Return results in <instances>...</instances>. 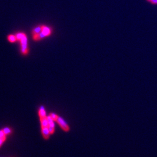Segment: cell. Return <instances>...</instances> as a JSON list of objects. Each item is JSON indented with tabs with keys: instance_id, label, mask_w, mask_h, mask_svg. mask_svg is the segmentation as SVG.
I'll use <instances>...</instances> for the list:
<instances>
[{
	"instance_id": "1",
	"label": "cell",
	"mask_w": 157,
	"mask_h": 157,
	"mask_svg": "<svg viewBox=\"0 0 157 157\" xmlns=\"http://www.w3.org/2000/svg\"><path fill=\"white\" fill-rule=\"evenodd\" d=\"M17 41L20 44V53L23 56H27L29 53L28 39L26 34L24 32H17L15 34Z\"/></svg>"
},
{
	"instance_id": "2",
	"label": "cell",
	"mask_w": 157,
	"mask_h": 157,
	"mask_svg": "<svg viewBox=\"0 0 157 157\" xmlns=\"http://www.w3.org/2000/svg\"><path fill=\"white\" fill-rule=\"evenodd\" d=\"M52 28L47 25H41V31L39 34L32 36V38L34 41H39L45 37H49L52 34Z\"/></svg>"
},
{
	"instance_id": "3",
	"label": "cell",
	"mask_w": 157,
	"mask_h": 157,
	"mask_svg": "<svg viewBox=\"0 0 157 157\" xmlns=\"http://www.w3.org/2000/svg\"><path fill=\"white\" fill-rule=\"evenodd\" d=\"M39 116L41 122V130L48 129V122L47 119V117L46 116L45 108L43 106L40 107L39 109Z\"/></svg>"
},
{
	"instance_id": "4",
	"label": "cell",
	"mask_w": 157,
	"mask_h": 157,
	"mask_svg": "<svg viewBox=\"0 0 157 157\" xmlns=\"http://www.w3.org/2000/svg\"><path fill=\"white\" fill-rule=\"evenodd\" d=\"M59 125L61 128L65 132H69L70 131V127L69 124L63 120V118L59 117L58 115V117L56 119V121Z\"/></svg>"
},
{
	"instance_id": "5",
	"label": "cell",
	"mask_w": 157,
	"mask_h": 157,
	"mask_svg": "<svg viewBox=\"0 0 157 157\" xmlns=\"http://www.w3.org/2000/svg\"><path fill=\"white\" fill-rule=\"evenodd\" d=\"M47 119L48 122V129L50 133V135H53L55 132V124H54V121L51 118L50 115L47 117Z\"/></svg>"
},
{
	"instance_id": "6",
	"label": "cell",
	"mask_w": 157,
	"mask_h": 157,
	"mask_svg": "<svg viewBox=\"0 0 157 157\" xmlns=\"http://www.w3.org/2000/svg\"><path fill=\"white\" fill-rule=\"evenodd\" d=\"M6 136H7V135L4 133L3 130H0V147L4 143V141L6 140Z\"/></svg>"
},
{
	"instance_id": "7",
	"label": "cell",
	"mask_w": 157,
	"mask_h": 157,
	"mask_svg": "<svg viewBox=\"0 0 157 157\" xmlns=\"http://www.w3.org/2000/svg\"><path fill=\"white\" fill-rule=\"evenodd\" d=\"M6 38L7 40L11 43H15L17 41L16 34H9Z\"/></svg>"
},
{
	"instance_id": "8",
	"label": "cell",
	"mask_w": 157,
	"mask_h": 157,
	"mask_svg": "<svg viewBox=\"0 0 157 157\" xmlns=\"http://www.w3.org/2000/svg\"><path fill=\"white\" fill-rule=\"evenodd\" d=\"M2 130H3V131L4 132V133H5L7 136L10 135L12 133V129H10V128H5L4 129H2Z\"/></svg>"
},
{
	"instance_id": "9",
	"label": "cell",
	"mask_w": 157,
	"mask_h": 157,
	"mask_svg": "<svg viewBox=\"0 0 157 157\" xmlns=\"http://www.w3.org/2000/svg\"><path fill=\"white\" fill-rule=\"evenodd\" d=\"M150 4L152 6H157V0H151Z\"/></svg>"
},
{
	"instance_id": "10",
	"label": "cell",
	"mask_w": 157,
	"mask_h": 157,
	"mask_svg": "<svg viewBox=\"0 0 157 157\" xmlns=\"http://www.w3.org/2000/svg\"><path fill=\"white\" fill-rule=\"evenodd\" d=\"M150 1H151V0H146V2H148V3H150Z\"/></svg>"
}]
</instances>
